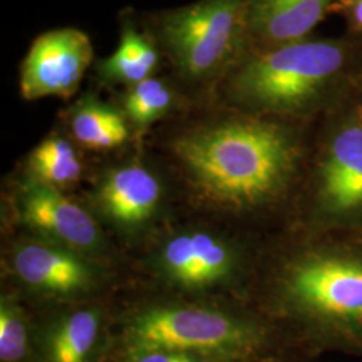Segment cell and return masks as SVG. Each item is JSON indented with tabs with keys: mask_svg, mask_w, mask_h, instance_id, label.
<instances>
[{
	"mask_svg": "<svg viewBox=\"0 0 362 362\" xmlns=\"http://www.w3.org/2000/svg\"><path fill=\"white\" fill-rule=\"evenodd\" d=\"M324 192L332 207L345 211L362 204V127L341 130L325 160Z\"/></svg>",
	"mask_w": 362,
	"mask_h": 362,
	"instance_id": "obj_15",
	"label": "cell"
},
{
	"mask_svg": "<svg viewBox=\"0 0 362 362\" xmlns=\"http://www.w3.org/2000/svg\"><path fill=\"white\" fill-rule=\"evenodd\" d=\"M19 192V215L30 228L79 254H91L101 247L95 220L57 187L28 176Z\"/></svg>",
	"mask_w": 362,
	"mask_h": 362,
	"instance_id": "obj_6",
	"label": "cell"
},
{
	"mask_svg": "<svg viewBox=\"0 0 362 362\" xmlns=\"http://www.w3.org/2000/svg\"><path fill=\"white\" fill-rule=\"evenodd\" d=\"M298 300L325 317L362 322V264L337 259H314L290 276Z\"/></svg>",
	"mask_w": 362,
	"mask_h": 362,
	"instance_id": "obj_7",
	"label": "cell"
},
{
	"mask_svg": "<svg viewBox=\"0 0 362 362\" xmlns=\"http://www.w3.org/2000/svg\"><path fill=\"white\" fill-rule=\"evenodd\" d=\"M233 251L221 239L204 231H185L161 247L158 267L165 278L184 288L219 285L233 270Z\"/></svg>",
	"mask_w": 362,
	"mask_h": 362,
	"instance_id": "obj_9",
	"label": "cell"
},
{
	"mask_svg": "<svg viewBox=\"0 0 362 362\" xmlns=\"http://www.w3.org/2000/svg\"><path fill=\"white\" fill-rule=\"evenodd\" d=\"M89 35L76 27L47 30L33 40L19 66V89L26 101L71 98L94 65Z\"/></svg>",
	"mask_w": 362,
	"mask_h": 362,
	"instance_id": "obj_5",
	"label": "cell"
},
{
	"mask_svg": "<svg viewBox=\"0 0 362 362\" xmlns=\"http://www.w3.org/2000/svg\"><path fill=\"white\" fill-rule=\"evenodd\" d=\"M31 354V336L26 314L11 297L0 302V361L27 362Z\"/></svg>",
	"mask_w": 362,
	"mask_h": 362,
	"instance_id": "obj_18",
	"label": "cell"
},
{
	"mask_svg": "<svg viewBox=\"0 0 362 362\" xmlns=\"http://www.w3.org/2000/svg\"><path fill=\"white\" fill-rule=\"evenodd\" d=\"M70 139L93 152H107L129 143L132 127L117 104L104 101L95 91L81 94L66 112Z\"/></svg>",
	"mask_w": 362,
	"mask_h": 362,
	"instance_id": "obj_13",
	"label": "cell"
},
{
	"mask_svg": "<svg viewBox=\"0 0 362 362\" xmlns=\"http://www.w3.org/2000/svg\"><path fill=\"white\" fill-rule=\"evenodd\" d=\"M247 7L248 0H196L140 21L181 89L211 98L250 52Z\"/></svg>",
	"mask_w": 362,
	"mask_h": 362,
	"instance_id": "obj_2",
	"label": "cell"
},
{
	"mask_svg": "<svg viewBox=\"0 0 362 362\" xmlns=\"http://www.w3.org/2000/svg\"><path fill=\"white\" fill-rule=\"evenodd\" d=\"M77 146L62 134L47 136L27 157L28 176L57 188L79 180L83 163Z\"/></svg>",
	"mask_w": 362,
	"mask_h": 362,
	"instance_id": "obj_17",
	"label": "cell"
},
{
	"mask_svg": "<svg viewBox=\"0 0 362 362\" xmlns=\"http://www.w3.org/2000/svg\"><path fill=\"white\" fill-rule=\"evenodd\" d=\"M337 0H248L250 52L309 38Z\"/></svg>",
	"mask_w": 362,
	"mask_h": 362,
	"instance_id": "obj_12",
	"label": "cell"
},
{
	"mask_svg": "<svg viewBox=\"0 0 362 362\" xmlns=\"http://www.w3.org/2000/svg\"><path fill=\"white\" fill-rule=\"evenodd\" d=\"M103 313L82 308L55 320L40 341L43 362H93L103 341Z\"/></svg>",
	"mask_w": 362,
	"mask_h": 362,
	"instance_id": "obj_14",
	"label": "cell"
},
{
	"mask_svg": "<svg viewBox=\"0 0 362 362\" xmlns=\"http://www.w3.org/2000/svg\"><path fill=\"white\" fill-rule=\"evenodd\" d=\"M161 192L155 170L140 158H132L105 172L98 200L109 219L122 227H136L152 218Z\"/></svg>",
	"mask_w": 362,
	"mask_h": 362,
	"instance_id": "obj_11",
	"label": "cell"
},
{
	"mask_svg": "<svg viewBox=\"0 0 362 362\" xmlns=\"http://www.w3.org/2000/svg\"><path fill=\"white\" fill-rule=\"evenodd\" d=\"M122 362H223L206 356L176 350H124Z\"/></svg>",
	"mask_w": 362,
	"mask_h": 362,
	"instance_id": "obj_19",
	"label": "cell"
},
{
	"mask_svg": "<svg viewBox=\"0 0 362 362\" xmlns=\"http://www.w3.org/2000/svg\"><path fill=\"white\" fill-rule=\"evenodd\" d=\"M119 40L109 57L93 65V77L107 89H125L164 71V59L153 38L144 28L132 8H122L119 16Z\"/></svg>",
	"mask_w": 362,
	"mask_h": 362,
	"instance_id": "obj_10",
	"label": "cell"
},
{
	"mask_svg": "<svg viewBox=\"0 0 362 362\" xmlns=\"http://www.w3.org/2000/svg\"><path fill=\"white\" fill-rule=\"evenodd\" d=\"M170 152L196 189L230 207L254 206L278 192L296 167L298 148L267 119L223 116L181 130Z\"/></svg>",
	"mask_w": 362,
	"mask_h": 362,
	"instance_id": "obj_1",
	"label": "cell"
},
{
	"mask_svg": "<svg viewBox=\"0 0 362 362\" xmlns=\"http://www.w3.org/2000/svg\"><path fill=\"white\" fill-rule=\"evenodd\" d=\"M124 350H176L233 361L258 348L262 333L224 311L167 305L134 314L125 325Z\"/></svg>",
	"mask_w": 362,
	"mask_h": 362,
	"instance_id": "obj_4",
	"label": "cell"
},
{
	"mask_svg": "<svg viewBox=\"0 0 362 362\" xmlns=\"http://www.w3.org/2000/svg\"><path fill=\"white\" fill-rule=\"evenodd\" d=\"M117 106L128 118L132 129L145 130L168 117L188 97L164 70L133 86L116 90Z\"/></svg>",
	"mask_w": 362,
	"mask_h": 362,
	"instance_id": "obj_16",
	"label": "cell"
},
{
	"mask_svg": "<svg viewBox=\"0 0 362 362\" xmlns=\"http://www.w3.org/2000/svg\"><path fill=\"white\" fill-rule=\"evenodd\" d=\"M346 58L345 45L329 39L251 50L221 83L216 97L260 112H299L342 76Z\"/></svg>",
	"mask_w": 362,
	"mask_h": 362,
	"instance_id": "obj_3",
	"label": "cell"
},
{
	"mask_svg": "<svg viewBox=\"0 0 362 362\" xmlns=\"http://www.w3.org/2000/svg\"><path fill=\"white\" fill-rule=\"evenodd\" d=\"M16 276L30 288L52 297H76L90 291L97 272L81 254L54 242H26L11 258Z\"/></svg>",
	"mask_w": 362,
	"mask_h": 362,
	"instance_id": "obj_8",
	"label": "cell"
},
{
	"mask_svg": "<svg viewBox=\"0 0 362 362\" xmlns=\"http://www.w3.org/2000/svg\"><path fill=\"white\" fill-rule=\"evenodd\" d=\"M333 8L341 10L351 27L362 33V0H337Z\"/></svg>",
	"mask_w": 362,
	"mask_h": 362,
	"instance_id": "obj_20",
	"label": "cell"
}]
</instances>
